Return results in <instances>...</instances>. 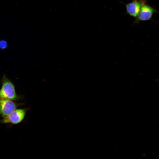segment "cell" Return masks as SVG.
Masks as SVG:
<instances>
[{
  "mask_svg": "<svg viewBox=\"0 0 159 159\" xmlns=\"http://www.w3.org/2000/svg\"><path fill=\"white\" fill-rule=\"evenodd\" d=\"M158 80L159 81V80Z\"/></svg>",
  "mask_w": 159,
  "mask_h": 159,
  "instance_id": "7",
  "label": "cell"
},
{
  "mask_svg": "<svg viewBox=\"0 0 159 159\" xmlns=\"http://www.w3.org/2000/svg\"><path fill=\"white\" fill-rule=\"evenodd\" d=\"M27 109H16L7 116L3 118L1 122L3 123L16 124L21 122L24 118Z\"/></svg>",
  "mask_w": 159,
  "mask_h": 159,
  "instance_id": "2",
  "label": "cell"
},
{
  "mask_svg": "<svg viewBox=\"0 0 159 159\" xmlns=\"http://www.w3.org/2000/svg\"><path fill=\"white\" fill-rule=\"evenodd\" d=\"M1 84L0 99L16 101L21 98L16 93L14 84L5 75L3 76Z\"/></svg>",
  "mask_w": 159,
  "mask_h": 159,
  "instance_id": "1",
  "label": "cell"
},
{
  "mask_svg": "<svg viewBox=\"0 0 159 159\" xmlns=\"http://www.w3.org/2000/svg\"><path fill=\"white\" fill-rule=\"evenodd\" d=\"M7 47V44L6 42L4 40L0 41V49H3L6 48Z\"/></svg>",
  "mask_w": 159,
  "mask_h": 159,
  "instance_id": "6",
  "label": "cell"
},
{
  "mask_svg": "<svg viewBox=\"0 0 159 159\" xmlns=\"http://www.w3.org/2000/svg\"><path fill=\"white\" fill-rule=\"evenodd\" d=\"M156 12L157 11L154 8L144 3L142 5L139 13L136 18L135 22L150 20L153 14Z\"/></svg>",
  "mask_w": 159,
  "mask_h": 159,
  "instance_id": "4",
  "label": "cell"
},
{
  "mask_svg": "<svg viewBox=\"0 0 159 159\" xmlns=\"http://www.w3.org/2000/svg\"><path fill=\"white\" fill-rule=\"evenodd\" d=\"M144 3L143 0H133L132 2L126 4L127 13L129 15L136 18Z\"/></svg>",
  "mask_w": 159,
  "mask_h": 159,
  "instance_id": "5",
  "label": "cell"
},
{
  "mask_svg": "<svg viewBox=\"0 0 159 159\" xmlns=\"http://www.w3.org/2000/svg\"><path fill=\"white\" fill-rule=\"evenodd\" d=\"M18 105L13 100L0 99V115L3 118L7 116L16 109Z\"/></svg>",
  "mask_w": 159,
  "mask_h": 159,
  "instance_id": "3",
  "label": "cell"
}]
</instances>
